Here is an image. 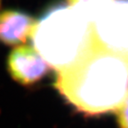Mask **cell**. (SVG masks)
<instances>
[{
  "mask_svg": "<svg viewBox=\"0 0 128 128\" xmlns=\"http://www.w3.org/2000/svg\"><path fill=\"white\" fill-rule=\"evenodd\" d=\"M55 86L70 103L86 114L116 110L128 96V59L97 44L80 62L58 71Z\"/></svg>",
  "mask_w": 128,
  "mask_h": 128,
  "instance_id": "1",
  "label": "cell"
},
{
  "mask_svg": "<svg viewBox=\"0 0 128 128\" xmlns=\"http://www.w3.org/2000/svg\"><path fill=\"white\" fill-rule=\"evenodd\" d=\"M30 38L39 55L57 71L78 63L98 44L94 24L65 4L49 9L36 22Z\"/></svg>",
  "mask_w": 128,
  "mask_h": 128,
  "instance_id": "2",
  "label": "cell"
},
{
  "mask_svg": "<svg viewBox=\"0 0 128 128\" xmlns=\"http://www.w3.org/2000/svg\"><path fill=\"white\" fill-rule=\"evenodd\" d=\"M94 31L102 47L128 59V0H115L94 22Z\"/></svg>",
  "mask_w": 128,
  "mask_h": 128,
  "instance_id": "3",
  "label": "cell"
},
{
  "mask_svg": "<svg viewBox=\"0 0 128 128\" xmlns=\"http://www.w3.org/2000/svg\"><path fill=\"white\" fill-rule=\"evenodd\" d=\"M7 65L12 78L22 84H30L38 81L49 68L36 49L30 46L14 48L9 54Z\"/></svg>",
  "mask_w": 128,
  "mask_h": 128,
  "instance_id": "4",
  "label": "cell"
},
{
  "mask_svg": "<svg viewBox=\"0 0 128 128\" xmlns=\"http://www.w3.org/2000/svg\"><path fill=\"white\" fill-rule=\"evenodd\" d=\"M36 22L22 12L8 10L0 14V40L7 44L26 42L31 36Z\"/></svg>",
  "mask_w": 128,
  "mask_h": 128,
  "instance_id": "5",
  "label": "cell"
},
{
  "mask_svg": "<svg viewBox=\"0 0 128 128\" xmlns=\"http://www.w3.org/2000/svg\"><path fill=\"white\" fill-rule=\"evenodd\" d=\"M115 0H68V6L89 23L94 24L99 16Z\"/></svg>",
  "mask_w": 128,
  "mask_h": 128,
  "instance_id": "6",
  "label": "cell"
},
{
  "mask_svg": "<svg viewBox=\"0 0 128 128\" xmlns=\"http://www.w3.org/2000/svg\"><path fill=\"white\" fill-rule=\"evenodd\" d=\"M118 119L121 128H128V96L118 108Z\"/></svg>",
  "mask_w": 128,
  "mask_h": 128,
  "instance_id": "7",
  "label": "cell"
}]
</instances>
